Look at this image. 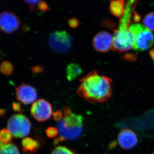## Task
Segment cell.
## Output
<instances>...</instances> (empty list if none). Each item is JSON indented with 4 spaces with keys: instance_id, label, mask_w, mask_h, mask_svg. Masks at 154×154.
Instances as JSON below:
<instances>
[{
    "instance_id": "e0dca14e",
    "label": "cell",
    "mask_w": 154,
    "mask_h": 154,
    "mask_svg": "<svg viewBox=\"0 0 154 154\" xmlns=\"http://www.w3.org/2000/svg\"><path fill=\"white\" fill-rule=\"evenodd\" d=\"M143 23L144 26L151 31H154V12L146 15L144 18Z\"/></svg>"
},
{
    "instance_id": "3957f363",
    "label": "cell",
    "mask_w": 154,
    "mask_h": 154,
    "mask_svg": "<svg viewBox=\"0 0 154 154\" xmlns=\"http://www.w3.org/2000/svg\"><path fill=\"white\" fill-rule=\"evenodd\" d=\"M63 113V117L57 122V128L60 137L55 140V143L63 140L75 139L82 132V116L73 112L69 107H65Z\"/></svg>"
},
{
    "instance_id": "5bb4252c",
    "label": "cell",
    "mask_w": 154,
    "mask_h": 154,
    "mask_svg": "<svg viewBox=\"0 0 154 154\" xmlns=\"http://www.w3.org/2000/svg\"><path fill=\"white\" fill-rule=\"evenodd\" d=\"M82 69L79 65L75 63L69 64L66 68L67 79L72 81L82 74Z\"/></svg>"
},
{
    "instance_id": "30bf717a",
    "label": "cell",
    "mask_w": 154,
    "mask_h": 154,
    "mask_svg": "<svg viewBox=\"0 0 154 154\" xmlns=\"http://www.w3.org/2000/svg\"><path fill=\"white\" fill-rule=\"evenodd\" d=\"M16 97L21 103L30 105L36 102L37 97L36 89L30 85L23 83L16 87Z\"/></svg>"
},
{
    "instance_id": "7a4b0ae2",
    "label": "cell",
    "mask_w": 154,
    "mask_h": 154,
    "mask_svg": "<svg viewBox=\"0 0 154 154\" xmlns=\"http://www.w3.org/2000/svg\"><path fill=\"white\" fill-rule=\"evenodd\" d=\"M137 2L128 1L125 4L124 14L120 19L118 28L113 35V50L119 52H126L132 48L133 38L130 31V22Z\"/></svg>"
},
{
    "instance_id": "8992f818",
    "label": "cell",
    "mask_w": 154,
    "mask_h": 154,
    "mask_svg": "<svg viewBox=\"0 0 154 154\" xmlns=\"http://www.w3.org/2000/svg\"><path fill=\"white\" fill-rule=\"evenodd\" d=\"M72 36L65 30H55L50 34L48 43L50 47L55 52H66L71 47Z\"/></svg>"
},
{
    "instance_id": "9a60e30c",
    "label": "cell",
    "mask_w": 154,
    "mask_h": 154,
    "mask_svg": "<svg viewBox=\"0 0 154 154\" xmlns=\"http://www.w3.org/2000/svg\"><path fill=\"white\" fill-rule=\"evenodd\" d=\"M1 154H20L19 149L14 143H1Z\"/></svg>"
},
{
    "instance_id": "ffe728a7",
    "label": "cell",
    "mask_w": 154,
    "mask_h": 154,
    "mask_svg": "<svg viewBox=\"0 0 154 154\" xmlns=\"http://www.w3.org/2000/svg\"><path fill=\"white\" fill-rule=\"evenodd\" d=\"M58 134L57 128L54 127H50L46 130V135L48 137L51 138L55 137Z\"/></svg>"
},
{
    "instance_id": "44dd1931",
    "label": "cell",
    "mask_w": 154,
    "mask_h": 154,
    "mask_svg": "<svg viewBox=\"0 0 154 154\" xmlns=\"http://www.w3.org/2000/svg\"><path fill=\"white\" fill-rule=\"evenodd\" d=\"M38 10L42 11H45L49 10V7L47 3L43 1H39L37 5Z\"/></svg>"
},
{
    "instance_id": "52a82bcc",
    "label": "cell",
    "mask_w": 154,
    "mask_h": 154,
    "mask_svg": "<svg viewBox=\"0 0 154 154\" xmlns=\"http://www.w3.org/2000/svg\"><path fill=\"white\" fill-rule=\"evenodd\" d=\"M31 114L38 122L48 120L52 114V108L49 102L44 99H40L33 103L30 109Z\"/></svg>"
},
{
    "instance_id": "ac0fdd59",
    "label": "cell",
    "mask_w": 154,
    "mask_h": 154,
    "mask_svg": "<svg viewBox=\"0 0 154 154\" xmlns=\"http://www.w3.org/2000/svg\"><path fill=\"white\" fill-rule=\"evenodd\" d=\"M12 134L9 131L8 129H2L0 134V140H1V143L3 144H8L11 143V141L12 139Z\"/></svg>"
},
{
    "instance_id": "cb8c5ba5",
    "label": "cell",
    "mask_w": 154,
    "mask_h": 154,
    "mask_svg": "<svg viewBox=\"0 0 154 154\" xmlns=\"http://www.w3.org/2000/svg\"><path fill=\"white\" fill-rule=\"evenodd\" d=\"M24 2L29 5V8L30 10L31 11H33L35 9V6L39 2V0H25Z\"/></svg>"
},
{
    "instance_id": "4fadbf2b",
    "label": "cell",
    "mask_w": 154,
    "mask_h": 154,
    "mask_svg": "<svg viewBox=\"0 0 154 154\" xmlns=\"http://www.w3.org/2000/svg\"><path fill=\"white\" fill-rule=\"evenodd\" d=\"M125 10L124 2L122 0L111 1L110 2V11L111 14L116 17H121Z\"/></svg>"
},
{
    "instance_id": "484cf974",
    "label": "cell",
    "mask_w": 154,
    "mask_h": 154,
    "mask_svg": "<svg viewBox=\"0 0 154 154\" xmlns=\"http://www.w3.org/2000/svg\"><path fill=\"white\" fill-rule=\"evenodd\" d=\"M12 107L14 111L20 112L21 111V104L18 102H14L12 104Z\"/></svg>"
},
{
    "instance_id": "d4e9b609",
    "label": "cell",
    "mask_w": 154,
    "mask_h": 154,
    "mask_svg": "<svg viewBox=\"0 0 154 154\" xmlns=\"http://www.w3.org/2000/svg\"><path fill=\"white\" fill-rule=\"evenodd\" d=\"M31 70L34 73H39L43 71V68L41 65H38L32 67L31 68Z\"/></svg>"
},
{
    "instance_id": "ba28073f",
    "label": "cell",
    "mask_w": 154,
    "mask_h": 154,
    "mask_svg": "<svg viewBox=\"0 0 154 154\" xmlns=\"http://www.w3.org/2000/svg\"><path fill=\"white\" fill-rule=\"evenodd\" d=\"M20 20L11 11H4L0 15V28L2 32L10 33L19 28Z\"/></svg>"
},
{
    "instance_id": "9c48e42d",
    "label": "cell",
    "mask_w": 154,
    "mask_h": 154,
    "mask_svg": "<svg viewBox=\"0 0 154 154\" xmlns=\"http://www.w3.org/2000/svg\"><path fill=\"white\" fill-rule=\"evenodd\" d=\"M93 45L94 48L97 51L102 53L108 52L110 50H113V36L106 31H101L94 36Z\"/></svg>"
},
{
    "instance_id": "5b68a950",
    "label": "cell",
    "mask_w": 154,
    "mask_h": 154,
    "mask_svg": "<svg viewBox=\"0 0 154 154\" xmlns=\"http://www.w3.org/2000/svg\"><path fill=\"white\" fill-rule=\"evenodd\" d=\"M31 123L29 119L22 114H15L8 122V128L15 137L25 138L31 130Z\"/></svg>"
},
{
    "instance_id": "7c38bea8",
    "label": "cell",
    "mask_w": 154,
    "mask_h": 154,
    "mask_svg": "<svg viewBox=\"0 0 154 154\" xmlns=\"http://www.w3.org/2000/svg\"><path fill=\"white\" fill-rule=\"evenodd\" d=\"M41 139L38 137L35 139L30 137L24 138L21 142L23 152L28 154L36 152L41 147Z\"/></svg>"
},
{
    "instance_id": "277c9868",
    "label": "cell",
    "mask_w": 154,
    "mask_h": 154,
    "mask_svg": "<svg viewBox=\"0 0 154 154\" xmlns=\"http://www.w3.org/2000/svg\"><path fill=\"white\" fill-rule=\"evenodd\" d=\"M133 38L132 48L138 51L149 49L154 43V36L152 31L144 25L136 23L129 28Z\"/></svg>"
},
{
    "instance_id": "603a6c76",
    "label": "cell",
    "mask_w": 154,
    "mask_h": 154,
    "mask_svg": "<svg viewBox=\"0 0 154 154\" xmlns=\"http://www.w3.org/2000/svg\"><path fill=\"white\" fill-rule=\"evenodd\" d=\"M54 119L55 121L59 122L61 120L63 117V113L61 110H57L52 113Z\"/></svg>"
},
{
    "instance_id": "d6986e66",
    "label": "cell",
    "mask_w": 154,
    "mask_h": 154,
    "mask_svg": "<svg viewBox=\"0 0 154 154\" xmlns=\"http://www.w3.org/2000/svg\"><path fill=\"white\" fill-rule=\"evenodd\" d=\"M51 154H76L74 151L66 147L59 146L54 149Z\"/></svg>"
},
{
    "instance_id": "2e32d148",
    "label": "cell",
    "mask_w": 154,
    "mask_h": 154,
    "mask_svg": "<svg viewBox=\"0 0 154 154\" xmlns=\"http://www.w3.org/2000/svg\"><path fill=\"white\" fill-rule=\"evenodd\" d=\"M1 72L3 75H9L12 73L14 70L13 65L8 60L3 61L1 64Z\"/></svg>"
},
{
    "instance_id": "8fae6325",
    "label": "cell",
    "mask_w": 154,
    "mask_h": 154,
    "mask_svg": "<svg viewBox=\"0 0 154 154\" xmlns=\"http://www.w3.org/2000/svg\"><path fill=\"white\" fill-rule=\"evenodd\" d=\"M118 141L122 148L125 150L131 149L137 145V137L131 130L125 128L121 130L119 134Z\"/></svg>"
},
{
    "instance_id": "7402d4cb",
    "label": "cell",
    "mask_w": 154,
    "mask_h": 154,
    "mask_svg": "<svg viewBox=\"0 0 154 154\" xmlns=\"http://www.w3.org/2000/svg\"><path fill=\"white\" fill-rule=\"evenodd\" d=\"M69 26L72 28H76L79 25L80 22L77 18L72 17L68 20Z\"/></svg>"
},
{
    "instance_id": "6da1fadb",
    "label": "cell",
    "mask_w": 154,
    "mask_h": 154,
    "mask_svg": "<svg viewBox=\"0 0 154 154\" xmlns=\"http://www.w3.org/2000/svg\"><path fill=\"white\" fill-rule=\"evenodd\" d=\"M77 93L80 97L90 103L107 102L112 94V79L100 75L96 70L90 72L80 80Z\"/></svg>"
}]
</instances>
